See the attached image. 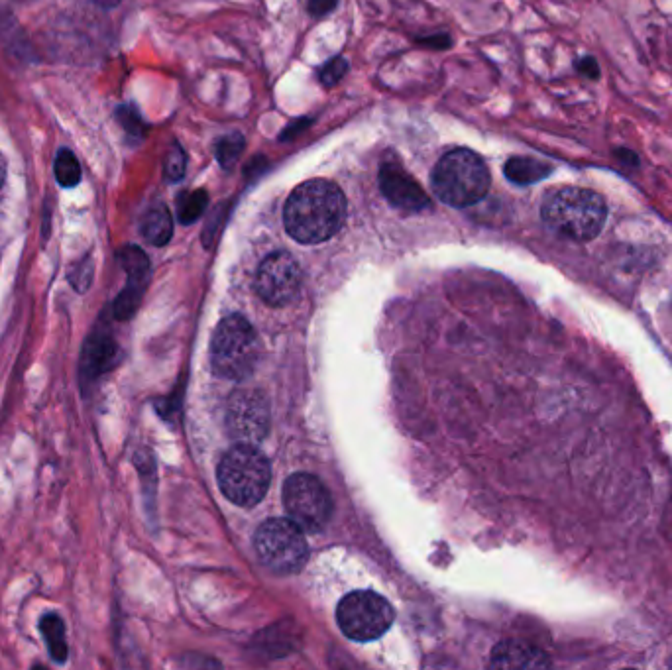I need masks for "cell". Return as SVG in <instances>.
Instances as JSON below:
<instances>
[{
	"mask_svg": "<svg viewBox=\"0 0 672 670\" xmlns=\"http://www.w3.org/2000/svg\"><path fill=\"white\" fill-rule=\"evenodd\" d=\"M57 183L63 187H75L81 181V168L71 150H61L56 158Z\"/></svg>",
	"mask_w": 672,
	"mask_h": 670,
	"instance_id": "obj_20",
	"label": "cell"
},
{
	"mask_svg": "<svg viewBox=\"0 0 672 670\" xmlns=\"http://www.w3.org/2000/svg\"><path fill=\"white\" fill-rule=\"evenodd\" d=\"M346 221V197L327 179H311L295 187L283 209L289 236L301 244H321L333 238Z\"/></svg>",
	"mask_w": 672,
	"mask_h": 670,
	"instance_id": "obj_1",
	"label": "cell"
},
{
	"mask_svg": "<svg viewBox=\"0 0 672 670\" xmlns=\"http://www.w3.org/2000/svg\"><path fill=\"white\" fill-rule=\"evenodd\" d=\"M42 631L46 637V645L50 649L52 659L57 663H65L67 659V641H65V627L59 615L46 614L42 619Z\"/></svg>",
	"mask_w": 672,
	"mask_h": 670,
	"instance_id": "obj_17",
	"label": "cell"
},
{
	"mask_svg": "<svg viewBox=\"0 0 672 670\" xmlns=\"http://www.w3.org/2000/svg\"><path fill=\"white\" fill-rule=\"evenodd\" d=\"M87 2H93V4H97V6H101V8H114V6H118L122 0H87Z\"/></svg>",
	"mask_w": 672,
	"mask_h": 670,
	"instance_id": "obj_28",
	"label": "cell"
},
{
	"mask_svg": "<svg viewBox=\"0 0 672 670\" xmlns=\"http://www.w3.org/2000/svg\"><path fill=\"white\" fill-rule=\"evenodd\" d=\"M574 65H576V71H578L580 75H584L586 79H590V81H598V79H600V75H602V71H600V65H598L596 57H580V59H576V63H574Z\"/></svg>",
	"mask_w": 672,
	"mask_h": 670,
	"instance_id": "obj_24",
	"label": "cell"
},
{
	"mask_svg": "<svg viewBox=\"0 0 672 670\" xmlns=\"http://www.w3.org/2000/svg\"><path fill=\"white\" fill-rule=\"evenodd\" d=\"M142 236L154 246H166L173 234V221L166 205H154L146 211L142 224Z\"/></svg>",
	"mask_w": 672,
	"mask_h": 670,
	"instance_id": "obj_15",
	"label": "cell"
},
{
	"mask_svg": "<svg viewBox=\"0 0 672 670\" xmlns=\"http://www.w3.org/2000/svg\"><path fill=\"white\" fill-rule=\"evenodd\" d=\"M244 144H246V140L240 132H232V134H226L223 138H219L217 146H215V156H217L219 164L224 169L234 168L240 154L244 152Z\"/></svg>",
	"mask_w": 672,
	"mask_h": 670,
	"instance_id": "obj_19",
	"label": "cell"
},
{
	"mask_svg": "<svg viewBox=\"0 0 672 670\" xmlns=\"http://www.w3.org/2000/svg\"><path fill=\"white\" fill-rule=\"evenodd\" d=\"M348 71V61L344 57H333L319 69V81L325 87L336 85Z\"/></svg>",
	"mask_w": 672,
	"mask_h": 670,
	"instance_id": "obj_22",
	"label": "cell"
},
{
	"mask_svg": "<svg viewBox=\"0 0 672 670\" xmlns=\"http://www.w3.org/2000/svg\"><path fill=\"white\" fill-rule=\"evenodd\" d=\"M120 260H122V266L128 274V285L114 303V315H116V319L124 321V319H130L134 315V311H136V307L142 299V291L148 283V274H150V260L136 246L124 248L120 252Z\"/></svg>",
	"mask_w": 672,
	"mask_h": 670,
	"instance_id": "obj_12",
	"label": "cell"
},
{
	"mask_svg": "<svg viewBox=\"0 0 672 670\" xmlns=\"http://www.w3.org/2000/svg\"><path fill=\"white\" fill-rule=\"evenodd\" d=\"M254 549L258 559L276 574H295L309 559L305 531L291 519H268L254 533Z\"/></svg>",
	"mask_w": 672,
	"mask_h": 670,
	"instance_id": "obj_6",
	"label": "cell"
},
{
	"mask_svg": "<svg viewBox=\"0 0 672 670\" xmlns=\"http://www.w3.org/2000/svg\"><path fill=\"white\" fill-rule=\"evenodd\" d=\"M283 505L293 523L303 531L325 529L333 515V498L327 486L313 474H293L283 484Z\"/></svg>",
	"mask_w": 672,
	"mask_h": 670,
	"instance_id": "obj_8",
	"label": "cell"
},
{
	"mask_svg": "<svg viewBox=\"0 0 672 670\" xmlns=\"http://www.w3.org/2000/svg\"><path fill=\"white\" fill-rule=\"evenodd\" d=\"M311 124V120H305V118H301V120H297V122H293L291 126H287L285 128V132L281 134V140H291V138H295L305 126H309Z\"/></svg>",
	"mask_w": 672,
	"mask_h": 670,
	"instance_id": "obj_26",
	"label": "cell"
},
{
	"mask_svg": "<svg viewBox=\"0 0 672 670\" xmlns=\"http://www.w3.org/2000/svg\"><path fill=\"white\" fill-rule=\"evenodd\" d=\"M336 2L338 0H309L307 8H309V14L317 16V18H323V16H327L335 10Z\"/></svg>",
	"mask_w": 672,
	"mask_h": 670,
	"instance_id": "obj_25",
	"label": "cell"
},
{
	"mask_svg": "<svg viewBox=\"0 0 672 670\" xmlns=\"http://www.w3.org/2000/svg\"><path fill=\"white\" fill-rule=\"evenodd\" d=\"M504 173L511 183L525 187L547 179L553 173V166L531 156H513L505 162Z\"/></svg>",
	"mask_w": 672,
	"mask_h": 670,
	"instance_id": "obj_14",
	"label": "cell"
},
{
	"mask_svg": "<svg viewBox=\"0 0 672 670\" xmlns=\"http://www.w3.org/2000/svg\"><path fill=\"white\" fill-rule=\"evenodd\" d=\"M616 156L619 158V162H623V164H631L633 168L639 166V158L629 150H616Z\"/></svg>",
	"mask_w": 672,
	"mask_h": 670,
	"instance_id": "obj_27",
	"label": "cell"
},
{
	"mask_svg": "<svg viewBox=\"0 0 672 670\" xmlns=\"http://www.w3.org/2000/svg\"><path fill=\"white\" fill-rule=\"evenodd\" d=\"M380 189L393 207L403 211H427L431 207L429 195L423 191L419 181L395 160L382 162L380 168Z\"/></svg>",
	"mask_w": 672,
	"mask_h": 670,
	"instance_id": "obj_11",
	"label": "cell"
},
{
	"mask_svg": "<svg viewBox=\"0 0 672 670\" xmlns=\"http://www.w3.org/2000/svg\"><path fill=\"white\" fill-rule=\"evenodd\" d=\"M303 283V274L297 260L289 252L270 254L258 268L256 291L272 307L291 303Z\"/></svg>",
	"mask_w": 672,
	"mask_h": 670,
	"instance_id": "obj_10",
	"label": "cell"
},
{
	"mask_svg": "<svg viewBox=\"0 0 672 670\" xmlns=\"http://www.w3.org/2000/svg\"><path fill=\"white\" fill-rule=\"evenodd\" d=\"M395 612L392 604L368 590L350 592L336 608V621L342 633L358 643L380 639L392 627Z\"/></svg>",
	"mask_w": 672,
	"mask_h": 670,
	"instance_id": "obj_7",
	"label": "cell"
},
{
	"mask_svg": "<svg viewBox=\"0 0 672 670\" xmlns=\"http://www.w3.org/2000/svg\"><path fill=\"white\" fill-rule=\"evenodd\" d=\"M209 195L203 189L187 191L177 197V219L181 224L195 223L207 209Z\"/></svg>",
	"mask_w": 672,
	"mask_h": 670,
	"instance_id": "obj_18",
	"label": "cell"
},
{
	"mask_svg": "<svg viewBox=\"0 0 672 670\" xmlns=\"http://www.w3.org/2000/svg\"><path fill=\"white\" fill-rule=\"evenodd\" d=\"M185 169H187V156H185V152L179 144H173L169 148L166 162H164V173H166L168 181H171V183L181 181L183 175H185Z\"/></svg>",
	"mask_w": 672,
	"mask_h": 670,
	"instance_id": "obj_21",
	"label": "cell"
},
{
	"mask_svg": "<svg viewBox=\"0 0 672 670\" xmlns=\"http://www.w3.org/2000/svg\"><path fill=\"white\" fill-rule=\"evenodd\" d=\"M219 488L224 496L240 507H254L264 500L272 468L266 454L250 443H238L226 450L217 468Z\"/></svg>",
	"mask_w": 672,
	"mask_h": 670,
	"instance_id": "obj_4",
	"label": "cell"
},
{
	"mask_svg": "<svg viewBox=\"0 0 672 670\" xmlns=\"http://www.w3.org/2000/svg\"><path fill=\"white\" fill-rule=\"evenodd\" d=\"M118 118H120L122 126H124L128 132H132V134H136V136L144 134V124H142V118L138 116V112L134 111L132 107L120 109V111H118Z\"/></svg>",
	"mask_w": 672,
	"mask_h": 670,
	"instance_id": "obj_23",
	"label": "cell"
},
{
	"mask_svg": "<svg viewBox=\"0 0 672 670\" xmlns=\"http://www.w3.org/2000/svg\"><path fill=\"white\" fill-rule=\"evenodd\" d=\"M435 195L450 207L462 209L482 201L492 185L490 169L472 150H452L445 154L431 175Z\"/></svg>",
	"mask_w": 672,
	"mask_h": 670,
	"instance_id": "obj_3",
	"label": "cell"
},
{
	"mask_svg": "<svg viewBox=\"0 0 672 670\" xmlns=\"http://www.w3.org/2000/svg\"><path fill=\"white\" fill-rule=\"evenodd\" d=\"M226 429L232 439L256 445L270 431V403L258 390L234 391L226 407Z\"/></svg>",
	"mask_w": 672,
	"mask_h": 670,
	"instance_id": "obj_9",
	"label": "cell"
},
{
	"mask_svg": "<svg viewBox=\"0 0 672 670\" xmlns=\"http://www.w3.org/2000/svg\"><path fill=\"white\" fill-rule=\"evenodd\" d=\"M541 217L553 232L574 242H590L608 221L606 199L584 187H560L551 191L541 205Z\"/></svg>",
	"mask_w": 672,
	"mask_h": 670,
	"instance_id": "obj_2",
	"label": "cell"
},
{
	"mask_svg": "<svg viewBox=\"0 0 672 670\" xmlns=\"http://www.w3.org/2000/svg\"><path fill=\"white\" fill-rule=\"evenodd\" d=\"M494 669H547L551 659L537 647L521 641H502L494 647L490 657Z\"/></svg>",
	"mask_w": 672,
	"mask_h": 670,
	"instance_id": "obj_13",
	"label": "cell"
},
{
	"mask_svg": "<svg viewBox=\"0 0 672 670\" xmlns=\"http://www.w3.org/2000/svg\"><path fill=\"white\" fill-rule=\"evenodd\" d=\"M112 358H114V344L111 338L95 335L91 338L83 356V372L97 376L107 368H111Z\"/></svg>",
	"mask_w": 672,
	"mask_h": 670,
	"instance_id": "obj_16",
	"label": "cell"
},
{
	"mask_svg": "<svg viewBox=\"0 0 672 670\" xmlns=\"http://www.w3.org/2000/svg\"><path fill=\"white\" fill-rule=\"evenodd\" d=\"M4 179H6V162H4V158L0 154V189L4 185Z\"/></svg>",
	"mask_w": 672,
	"mask_h": 670,
	"instance_id": "obj_29",
	"label": "cell"
},
{
	"mask_svg": "<svg viewBox=\"0 0 672 670\" xmlns=\"http://www.w3.org/2000/svg\"><path fill=\"white\" fill-rule=\"evenodd\" d=\"M260 360V340L254 327L240 315L223 319L211 340L213 370L226 380L242 382L252 376Z\"/></svg>",
	"mask_w": 672,
	"mask_h": 670,
	"instance_id": "obj_5",
	"label": "cell"
}]
</instances>
